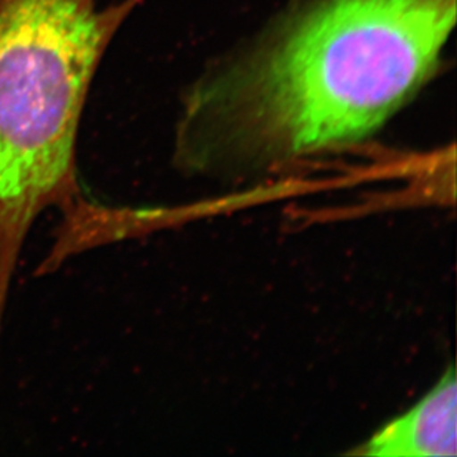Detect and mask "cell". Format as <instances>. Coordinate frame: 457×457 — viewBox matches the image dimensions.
Returning a JSON list of instances; mask_svg holds the SVG:
<instances>
[{
	"label": "cell",
	"mask_w": 457,
	"mask_h": 457,
	"mask_svg": "<svg viewBox=\"0 0 457 457\" xmlns=\"http://www.w3.org/2000/svg\"><path fill=\"white\" fill-rule=\"evenodd\" d=\"M456 0H305L191 91L175 162L243 178L360 143L436 71Z\"/></svg>",
	"instance_id": "cell-1"
},
{
	"label": "cell",
	"mask_w": 457,
	"mask_h": 457,
	"mask_svg": "<svg viewBox=\"0 0 457 457\" xmlns=\"http://www.w3.org/2000/svg\"><path fill=\"white\" fill-rule=\"evenodd\" d=\"M143 2L0 0V324L36 218L58 206L69 220L89 202L78 177L83 112L105 52Z\"/></svg>",
	"instance_id": "cell-2"
},
{
	"label": "cell",
	"mask_w": 457,
	"mask_h": 457,
	"mask_svg": "<svg viewBox=\"0 0 457 457\" xmlns=\"http://www.w3.org/2000/svg\"><path fill=\"white\" fill-rule=\"evenodd\" d=\"M351 454L445 457L457 454V384L454 367L400 418L386 423Z\"/></svg>",
	"instance_id": "cell-3"
}]
</instances>
